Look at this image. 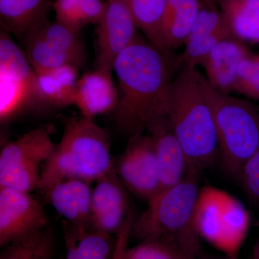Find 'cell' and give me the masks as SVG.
Masks as SVG:
<instances>
[{
	"label": "cell",
	"instance_id": "6da1fadb",
	"mask_svg": "<svg viewBox=\"0 0 259 259\" xmlns=\"http://www.w3.org/2000/svg\"><path fill=\"white\" fill-rule=\"evenodd\" d=\"M172 59L141 37L117 56L113 66L119 101L117 128L129 139L144 134L156 119L168 115Z\"/></svg>",
	"mask_w": 259,
	"mask_h": 259
},
{
	"label": "cell",
	"instance_id": "7a4b0ae2",
	"mask_svg": "<svg viewBox=\"0 0 259 259\" xmlns=\"http://www.w3.org/2000/svg\"><path fill=\"white\" fill-rule=\"evenodd\" d=\"M196 67L180 65L172 79L168 118L188 161L190 175H200L219 157L212 107Z\"/></svg>",
	"mask_w": 259,
	"mask_h": 259
},
{
	"label": "cell",
	"instance_id": "3957f363",
	"mask_svg": "<svg viewBox=\"0 0 259 259\" xmlns=\"http://www.w3.org/2000/svg\"><path fill=\"white\" fill-rule=\"evenodd\" d=\"M199 175H189L177 185L162 190L133 222L131 237L139 241L161 240L180 247L194 259L201 255L197 214Z\"/></svg>",
	"mask_w": 259,
	"mask_h": 259
},
{
	"label": "cell",
	"instance_id": "277c9868",
	"mask_svg": "<svg viewBox=\"0 0 259 259\" xmlns=\"http://www.w3.org/2000/svg\"><path fill=\"white\" fill-rule=\"evenodd\" d=\"M110 146L108 133L95 120L69 119L60 142L42 166L37 190L67 179L97 182L113 169Z\"/></svg>",
	"mask_w": 259,
	"mask_h": 259
},
{
	"label": "cell",
	"instance_id": "5b68a950",
	"mask_svg": "<svg viewBox=\"0 0 259 259\" xmlns=\"http://www.w3.org/2000/svg\"><path fill=\"white\" fill-rule=\"evenodd\" d=\"M202 84L214 115L221 164L228 175L238 179L259 148V112L251 102L218 91L204 76Z\"/></svg>",
	"mask_w": 259,
	"mask_h": 259
},
{
	"label": "cell",
	"instance_id": "8992f818",
	"mask_svg": "<svg viewBox=\"0 0 259 259\" xmlns=\"http://www.w3.org/2000/svg\"><path fill=\"white\" fill-rule=\"evenodd\" d=\"M54 125L31 130L5 144L0 152V187L30 192L37 189L42 167L56 145L52 136Z\"/></svg>",
	"mask_w": 259,
	"mask_h": 259
},
{
	"label": "cell",
	"instance_id": "52a82bcc",
	"mask_svg": "<svg viewBox=\"0 0 259 259\" xmlns=\"http://www.w3.org/2000/svg\"><path fill=\"white\" fill-rule=\"evenodd\" d=\"M35 72L11 34L0 35V122L8 123L28 110L37 109Z\"/></svg>",
	"mask_w": 259,
	"mask_h": 259
},
{
	"label": "cell",
	"instance_id": "ba28073f",
	"mask_svg": "<svg viewBox=\"0 0 259 259\" xmlns=\"http://www.w3.org/2000/svg\"><path fill=\"white\" fill-rule=\"evenodd\" d=\"M25 53L35 72L73 66L79 70L87 61V51L80 32L57 21H47L23 39Z\"/></svg>",
	"mask_w": 259,
	"mask_h": 259
},
{
	"label": "cell",
	"instance_id": "9c48e42d",
	"mask_svg": "<svg viewBox=\"0 0 259 259\" xmlns=\"http://www.w3.org/2000/svg\"><path fill=\"white\" fill-rule=\"evenodd\" d=\"M114 170L127 190L147 202L161 190L157 156L148 134L129 139Z\"/></svg>",
	"mask_w": 259,
	"mask_h": 259
},
{
	"label": "cell",
	"instance_id": "30bf717a",
	"mask_svg": "<svg viewBox=\"0 0 259 259\" xmlns=\"http://www.w3.org/2000/svg\"><path fill=\"white\" fill-rule=\"evenodd\" d=\"M97 28L95 69L113 72L116 59L138 37V27L125 0H107Z\"/></svg>",
	"mask_w": 259,
	"mask_h": 259
},
{
	"label": "cell",
	"instance_id": "8fae6325",
	"mask_svg": "<svg viewBox=\"0 0 259 259\" xmlns=\"http://www.w3.org/2000/svg\"><path fill=\"white\" fill-rule=\"evenodd\" d=\"M47 212L30 192L0 187V245L47 228Z\"/></svg>",
	"mask_w": 259,
	"mask_h": 259
},
{
	"label": "cell",
	"instance_id": "7c38bea8",
	"mask_svg": "<svg viewBox=\"0 0 259 259\" xmlns=\"http://www.w3.org/2000/svg\"><path fill=\"white\" fill-rule=\"evenodd\" d=\"M95 183L92 194L90 226L102 233L116 236L131 212L127 188L114 168Z\"/></svg>",
	"mask_w": 259,
	"mask_h": 259
},
{
	"label": "cell",
	"instance_id": "4fadbf2b",
	"mask_svg": "<svg viewBox=\"0 0 259 259\" xmlns=\"http://www.w3.org/2000/svg\"><path fill=\"white\" fill-rule=\"evenodd\" d=\"M154 144L161 190L177 185L190 174L185 151L172 129L168 115L153 121L146 129Z\"/></svg>",
	"mask_w": 259,
	"mask_h": 259
},
{
	"label": "cell",
	"instance_id": "5bb4252c",
	"mask_svg": "<svg viewBox=\"0 0 259 259\" xmlns=\"http://www.w3.org/2000/svg\"><path fill=\"white\" fill-rule=\"evenodd\" d=\"M91 184L79 179H67L41 192L65 222L75 226H90L93 190Z\"/></svg>",
	"mask_w": 259,
	"mask_h": 259
},
{
	"label": "cell",
	"instance_id": "9a60e30c",
	"mask_svg": "<svg viewBox=\"0 0 259 259\" xmlns=\"http://www.w3.org/2000/svg\"><path fill=\"white\" fill-rule=\"evenodd\" d=\"M112 74V72L95 69L79 78L74 105L81 116L95 120L97 116L115 111L119 91Z\"/></svg>",
	"mask_w": 259,
	"mask_h": 259
},
{
	"label": "cell",
	"instance_id": "2e32d148",
	"mask_svg": "<svg viewBox=\"0 0 259 259\" xmlns=\"http://www.w3.org/2000/svg\"><path fill=\"white\" fill-rule=\"evenodd\" d=\"M250 51L245 42L233 37L218 44L202 61L206 79L213 88L230 95L234 90L240 63Z\"/></svg>",
	"mask_w": 259,
	"mask_h": 259
},
{
	"label": "cell",
	"instance_id": "e0dca14e",
	"mask_svg": "<svg viewBox=\"0 0 259 259\" xmlns=\"http://www.w3.org/2000/svg\"><path fill=\"white\" fill-rule=\"evenodd\" d=\"M79 69L64 66L44 72H35L37 109H60L74 105Z\"/></svg>",
	"mask_w": 259,
	"mask_h": 259
},
{
	"label": "cell",
	"instance_id": "ac0fdd59",
	"mask_svg": "<svg viewBox=\"0 0 259 259\" xmlns=\"http://www.w3.org/2000/svg\"><path fill=\"white\" fill-rule=\"evenodd\" d=\"M51 0H0L2 30L25 38L49 20Z\"/></svg>",
	"mask_w": 259,
	"mask_h": 259
},
{
	"label": "cell",
	"instance_id": "d6986e66",
	"mask_svg": "<svg viewBox=\"0 0 259 259\" xmlns=\"http://www.w3.org/2000/svg\"><path fill=\"white\" fill-rule=\"evenodd\" d=\"M65 259H112L116 236L97 231L91 226L65 222Z\"/></svg>",
	"mask_w": 259,
	"mask_h": 259
},
{
	"label": "cell",
	"instance_id": "ffe728a7",
	"mask_svg": "<svg viewBox=\"0 0 259 259\" xmlns=\"http://www.w3.org/2000/svg\"><path fill=\"white\" fill-rule=\"evenodd\" d=\"M200 0H166L163 20V37L167 50L185 45L197 18Z\"/></svg>",
	"mask_w": 259,
	"mask_h": 259
},
{
	"label": "cell",
	"instance_id": "44dd1931",
	"mask_svg": "<svg viewBox=\"0 0 259 259\" xmlns=\"http://www.w3.org/2000/svg\"><path fill=\"white\" fill-rule=\"evenodd\" d=\"M218 4L232 36L259 44V0H219Z\"/></svg>",
	"mask_w": 259,
	"mask_h": 259
},
{
	"label": "cell",
	"instance_id": "7402d4cb",
	"mask_svg": "<svg viewBox=\"0 0 259 259\" xmlns=\"http://www.w3.org/2000/svg\"><path fill=\"white\" fill-rule=\"evenodd\" d=\"M107 0H54L56 21L76 32L88 25H97L105 14Z\"/></svg>",
	"mask_w": 259,
	"mask_h": 259
},
{
	"label": "cell",
	"instance_id": "603a6c76",
	"mask_svg": "<svg viewBox=\"0 0 259 259\" xmlns=\"http://www.w3.org/2000/svg\"><path fill=\"white\" fill-rule=\"evenodd\" d=\"M138 28L147 40L167 57L172 59L171 53L166 47L163 37V20L166 0H125Z\"/></svg>",
	"mask_w": 259,
	"mask_h": 259
},
{
	"label": "cell",
	"instance_id": "cb8c5ba5",
	"mask_svg": "<svg viewBox=\"0 0 259 259\" xmlns=\"http://www.w3.org/2000/svg\"><path fill=\"white\" fill-rule=\"evenodd\" d=\"M54 236L49 228L2 247L0 259H52Z\"/></svg>",
	"mask_w": 259,
	"mask_h": 259
},
{
	"label": "cell",
	"instance_id": "d4e9b609",
	"mask_svg": "<svg viewBox=\"0 0 259 259\" xmlns=\"http://www.w3.org/2000/svg\"><path fill=\"white\" fill-rule=\"evenodd\" d=\"M121 259H194L170 242L146 240L125 248Z\"/></svg>",
	"mask_w": 259,
	"mask_h": 259
},
{
	"label": "cell",
	"instance_id": "484cf974",
	"mask_svg": "<svg viewBox=\"0 0 259 259\" xmlns=\"http://www.w3.org/2000/svg\"><path fill=\"white\" fill-rule=\"evenodd\" d=\"M233 92L259 101V54L250 52L241 61Z\"/></svg>",
	"mask_w": 259,
	"mask_h": 259
},
{
	"label": "cell",
	"instance_id": "4316f807",
	"mask_svg": "<svg viewBox=\"0 0 259 259\" xmlns=\"http://www.w3.org/2000/svg\"><path fill=\"white\" fill-rule=\"evenodd\" d=\"M238 180L248 198L259 205V148L242 167Z\"/></svg>",
	"mask_w": 259,
	"mask_h": 259
},
{
	"label": "cell",
	"instance_id": "83f0119b",
	"mask_svg": "<svg viewBox=\"0 0 259 259\" xmlns=\"http://www.w3.org/2000/svg\"><path fill=\"white\" fill-rule=\"evenodd\" d=\"M134 214H130L125 224L121 228L119 233L116 235V243L115 252L112 259H121L124 250L127 247V242L131 237V228L134 222Z\"/></svg>",
	"mask_w": 259,
	"mask_h": 259
},
{
	"label": "cell",
	"instance_id": "f1b7e54d",
	"mask_svg": "<svg viewBox=\"0 0 259 259\" xmlns=\"http://www.w3.org/2000/svg\"><path fill=\"white\" fill-rule=\"evenodd\" d=\"M257 258H259V236L253 246V253H252V259Z\"/></svg>",
	"mask_w": 259,
	"mask_h": 259
},
{
	"label": "cell",
	"instance_id": "f546056e",
	"mask_svg": "<svg viewBox=\"0 0 259 259\" xmlns=\"http://www.w3.org/2000/svg\"><path fill=\"white\" fill-rule=\"evenodd\" d=\"M197 259H225L221 257L214 256V255H202Z\"/></svg>",
	"mask_w": 259,
	"mask_h": 259
},
{
	"label": "cell",
	"instance_id": "4dcf8cb0",
	"mask_svg": "<svg viewBox=\"0 0 259 259\" xmlns=\"http://www.w3.org/2000/svg\"><path fill=\"white\" fill-rule=\"evenodd\" d=\"M202 1L207 2V3H216V4H218L219 0H202Z\"/></svg>",
	"mask_w": 259,
	"mask_h": 259
},
{
	"label": "cell",
	"instance_id": "1f68e13d",
	"mask_svg": "<svg viewBox=\"0 0 259 259\" xmlns=\"http://www.w3.org/2000/svg\"><path fill=\"white\" fill-rule=\"evenodd\" d=\"M257 259H259V258H257Z\"/></svg>",
	"mask_w": 259,
	"mask_h": 259
}]
</instances>
